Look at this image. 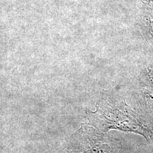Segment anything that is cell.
Returning a JSON list of instances; mask_svg holds the SVG:
<instances>
[{"label": "cell", "instance_id": "cell-2", "mask_svg": "<svg viewBox=\"0 0 153 153\" xmlns=\"http://www.w3.org/2000/svg\"><path fill=\"white\" fill-rule=\"evenodd\" d=\"M71 153H110L111 148L102 131L83 126L71 138Z\"/></svg>", "mask_w": 153, "mask_h": 153}, {"label": "cell", "instance_id": "cell-3", "mask_svg": "<svg viewBox=\"0 0 153 153\" xmlns=\"http://www.w3.org/2000/svg\"></svg>", "mask_w": 153, "mask_h": 153}, {"label": "cell", "instance_id": "cell-1", "mask_svg": "<svg viewBox=\"0 0 153 153\" xmlns=\"http://www.w3.org/2000/svg\"><path fill=\"white\" fill-rule=\"evenodd\" d=\"M90 121L94 126L102 132H107L110 129H117L122 131H133L145 137L149 141L153 133L134 116L126 111H115L100 109L90 115Z\"/></svg>", "mask_w": 153, "mask_h": 153}]
</instances>
